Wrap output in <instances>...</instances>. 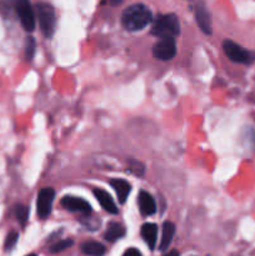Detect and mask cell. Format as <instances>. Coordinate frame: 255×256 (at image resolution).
I'll use <instances>...</instances> for the list:
<instances>
[{"mask_svg": "<svg viewBox=\"0 0 255 256\" xmlns=\"http://www.w3.org/2000/svg\"><path fill=\"white\" fill-rule=\"evenodd\" d=\"M152 10L144 4H134L124 10L122 16V26L128 32H138L146 28L152 22Z\"/></svg>", "mask_w": 255, "mask_h": 256, "instance_id": "6da1fadb", "label": "cell"}, {"mask_svg": "<svg viewBox=\"0 0 255 256\" xmlns=\"http://www.w3.org/2000/svg\"><path fill=\"white\" fill-rule=\"evenodd\" d=\"M180 32V22L175 14L162 15L152 28V34L158 38H175Z\"/></svg>", "mask_w": 255, "mask_h": 256, "instance_id": "7a4b0ae2", "label": "cell"}, {"mask_svg": "<svg viewBox=\"0 0 255 256\" xmlns=\"http://www.w3.org/2000/svg\"><path fill=\"white\" fill-rule=\"evenodd\" d=\"M35 12H36L40 30L44 34V36L52 38V35L54 34L55 24H56L54 8L46 2H39L35 6Z\"/></svg>", "mask_w": 255, "mask_h": 256, "instance_id": "3957f363", "label": "cell"}, {"mask_svg": "<svg viewBox=\"0 0 255 256\" xmlns=\"http://www.w3.org/2000/svg\"><path fill=\"white\" fill-rule=\"evenodd\" d=\"M222 49L226 56L229 58L232 62H239V64H252L255 62V52L245 50L244 48L240 46L232 40H225L222 42Z\"/></svg>", "mask_w": 255, "mask_h": 256, "instance_id": "277c9868", "label": "cell"}, {"mask_svg": "<svg viewBox=\"0 0 255 256\" xmlns=\"http://www.w3.org/2000/svg\"><path fill=\"white\" fill-rule=\"evenodd\" d=\"M14 4L22 28L26 32H32L35 29V12L29 0H14Z\"/></svg>", "mask_w": 255, "mask_h": 256, "instance_id": "5b68a950", "label": "cell"}, {"mask_svg": "<svg viewBox=\"0 0 255 256\" xmlns=\"http://www.w3.org/2000/svg\"><path fill=\"white\" fill-rule=\"evenodd\" d=\"M152 54L156 59L162 60V62L172 60L176 55V42L174 38H162L159 42L154 44Z\"/></svg>", "mask_w": 255, "mask_h": 256, "instance_id": "8992f818", "label": "cell"}, {"mask_svg": "<svg viewBox=\"0 0 255 256\" xmlns=\"http://www.w3.org/2000/svg\"><path fill=\"white\" fill-rule=\"evenodd\" d=\"M55 192L52 188H44L39 192L36 200V212L39 218L46 219L52 212V202H54Z\"/></svg>", "mask_w": 255, "mask_h": 256, "instance_id": "52a82bcc", "label": "cell"}, {"mask_svg": "<svg viewBox=\"0 0 255 256\" xmlns=\"http://www.w3.org/2000/svg\"><path fill=\"white\" fill-rule=\"evenodd\" d=\"M62 205L66 210L72 212H80V214L89 215L92 212L89 202H85L82 198L76 196H64L62 200Z\"/></svg>", "mask_w": 255, "mask_h": 256, "instance_id": "ba28073f", "label": "cell"}, {"mask_svg": "<svg viewBox=\"0 0 255 256\" xmlns=\"http://www.w3.org/2000/svg\"><path fill=\"white\" fill-rule=\"evenodd\" d=\"M195 19L202 32L208 35L212 34V18H210L206 6L202 2H199L195 6Z\"/></svg>", "mask_w": 255, "mask_h": 256, "instance_id": "9c48e42d", "label": "cell"}, {"mask_svg": "<svg viewBox=\"0 0 255 256\" xmlns=\"http://www.w3.org/2000/svg\"><path fill=\"white\" fill-rule=\"evenodd\" d=\"M138 204H139L140 212L144 216H150L156 212V202L149 192H140L139 196H138Z\"/></svg>", "mask_w": 255, "mask_h": 256, "instance_id": "30bf717a", "label": "cell"}, {"mask_svg": "<svg viewBox=\"0 0 255 256\" xmlns=\"http://www.w3.org/2000/svg\"><path fill=\"white\" fill-rule=\"evenodd\" d=\"M94 195L96 198V200L99 202V204L102 205V209L105 212H108L109 214H118V206L114 202L112 198L108 194L105 190L102 189H94Z\"/></svg>", "mask_w": 255, "mask_h": 256, "instance_id": "8fae6325", "label": "cell"}, {"mask_svg": "<svg viewBox=\"0 0 255 256\" xmlns=\"http://www.w3.org/2000/svg\"><path fill=\"white\" fill-rule=\"evenodd\" d=\"M110 185L114 189V192H116L118 200H119L120 204H125V202H126L128 196L130 194V190H132V186H130L129 182L122 179H112L110 180Z\"/></svg>", "mask_w": 255, "mask_h": 256, "instance_id": "7c38bea8", "label": "cell"}, {"mask_svg": "<svg viewBox=\"0 0 255 256\" xmlns=\"http://www.w3.org/2000/svg\"><path fill=\"white\" fill-rule=\"evenodd\" d=\"M142 238L150 249H155L158 239V226L152 222H146L142 226Z\"/></svg>", "mask_w": 255, "mask_h": 256, "instance_id": "4fadbf2b", "label": "cell"}, {"mask_svg": "<svg viewBox=\"0 0 255 256\" xmlns=\"http://www.w3.org/2000/svg\"><path fill=\"white\" fill-rule=\"evenodd\" d=\"M175 234V225L170 222H165L162 224V242H160L159 249L162 252H165L168 248L170 246L172 242V238Z\"/></svg>", "mask_w": 255, "mask_h": 256, "instance_id": "5bb4252c", "label": "cell"}, {"mask_svg": "<svg viewBox=\"0 0 255 256\" xmlns=\"http://www.w3.org/2000/svg\"><path fill=\"white\" fill-rule=\"evenodd\" d=\"M125 235V228L119 222H110L105 232V239L110 242H114L116 240L122 239Z\"/></svg>", "mask_w": 255, "mask_h": 256, "instance_id": "9a60e30c", "label": "cell"}, {"mask_svg": "<svg viewBox=\"0 0 255 256\" xmlns=\"http://www.w3.org/2000/svg\"><path fill=\"white\" fill-rule=\"evenodd\" d=\"M82 252L89 256H102L106 252L105 246L96 242H85L82 245Z\"/></svg>", "mask_w": 255, "mask_h": 256, "instance_id": "2e32d148", "label": "cell"}, {"mask_svg": "<svg viewBox=\"0 0 255 256\" xmlns=\"http://www.w3.org/2000/svg\"><path fill=\"white\" fill-rule=\"evenodd\" d=\"M15 216H16V220L20 222V225L25 226L28 219H29V208L22 204L16 205L15 206Z\"/></svg>", "mask_w": 255, "mask_h": 256, "instance_id": "e0dca14e", "label": "cell"}, {"mask_svg": "<svg viewBox=\"0 0 255 256\" xmlns=\"http://www.w3.org/2000/svg\"><path fill=\"white\" fill-rule=\"evenodd\" d=\"M128 164H129V169L132 174L138 175V176H144L145 174V166L140 162L134 159L128 160Z\"/></svg>", "mask_w": 255, "mask_h": 256, "instance_id": "ac0fdd59", "label": "cell"}, {"mask_svg": "<svg viewBox=\"0 0 255 256\" xmlns=\"http://www.w3.org/2000/svg\"><path fill=\"white\" fill-rule=\"evenodd\" d=\"M19 240V234L16 232H10L8 234L6 239H5V252H12L15 246H16V242Z\"/></svg>", "mask_w": 255, "mask_h": 256, "instance_id": "d6986e66", "label": "cell"}, {"mask_svg": "<svg viewBox=\"0 0 255 256\" xmlns=\"http://www.w3.org/2000/svg\"><path fill=\"white\" fill-rule=\"evenodd\" d=\"M35 40L32 36H28L25 40V59L32 60L35 54Z\"/></svg>", "mask_w": 255, "mask_h": 256, "instance_id": "ffe728a7", "label": "cell"}, {"mask_svg": "<svg viewBox=\"0 0 255 256\" xmlns=\"http://www.w3.org/2000/svg\"><path fill=\"white\" fill-rule=\"evenodd\" d=\"M72 245V240H70V239L60 240V242H55V244L52 245V248H50V252H52V254H56V252H62V250L68 249V248H70Z\"/></svg>", "mask_w": 255, "mask_h": 256, "instance_id": "44dd1931", "label": "cell"}, {"mask_svg": "<svg viewBox=\"0 0 255 256\" xmlns=\"http://www.w3.org/2000/svg\"><path fill=\"white\" fill-rule=\"evenodd\" d=\"M12 10H15V4H12V2L4 0L0 2V12H2V16L10 18L12 15Z\"/></svg>", "mask_w": 255, "mask_h": 256, "instance_id": "7402d4cb", "label": "cell"}, {"mask_svg": "<svg viewBox=\"0 0 255 256\" xmlns=\"http://www.w3.org/2000/svg\"><path fill=\"white\" fill-rule=\"evenodd\" d=\"M122 256H142V252H139V250L132 248V249H128L126 252L122 254Z\"/></svg>", "mask_w": 255, "mask_h": 256, "instance_id": "603a6c76", "label": "cell"}, {"mask_svg": "<svg viewBox=\"0 0 255 256\" xmlns=\"http://www.w3.org/2000/svg\"><path fill=\"white\" fill-rule=\"evenodd\" d=\"M164 256H180V254L179 252H176V250H172V252H166Z\"/></svg>", "mask_w": 255, "mask_h": 256, "instance_id": "cb8c5ba5", "label": "cell"}, {"mask_svg": "<svg viewBox=\"0 0 255 256\" xmlns=\"http://www.w3.org/2000/svg\"><path fill=\"white\" fill-rule=\"evenodd\" d=\"M122 2V0H109V4L110 5H118V4H120Z\"/></svg>", "mask_w": 255, "mask_h": 256, "instance_id": "d4e9b609", "label": "cell"}, {"mask_svg": "<svg viewBox=\"0 0 255 256\" xmlns=\"http://www.w3.org/2000/svg\"><path fill=\"white\" fill-rule=\"evenodd\" d=\"M28 256H36V255H34V254H32V255H28Z\"/></svg>", "mask_w": 255, "mask_h": 256, "instance_id": "484cf974", "label": "cell"}]
</instances>
